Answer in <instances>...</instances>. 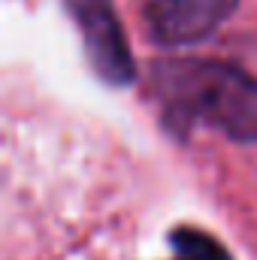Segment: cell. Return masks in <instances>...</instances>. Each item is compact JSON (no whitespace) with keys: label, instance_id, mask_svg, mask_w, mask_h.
Masks as SVG:
<instances>
[{"label":"cell","instance_id":"6da1fadb","mask_svg":"<svg viewBox=\"0 0 257 260\" xmlns=\"http://www.w3.org/2000/svg\"><path fill=\"white\" fill-rule=\"evenodd\" d=\"M151 91L167 124L185 133L209 124L233 142H257V79L212 58H170L151 67Z\"/></svg>","mask_w":257,"mask_h":260},{"label":"cell","instance_id":"7a4b0ae2","mask_svg":"<svg viewBox=\"0 0 257 260\" xmlns=\"http://www.w3.org/2000/svg\"><path fill=\"white\" fill-rule=\"evenodd\" d=\"M64 6L79 24L94 73L109 85H130L136 76V64H133L130 46L115 18L112 3L109 0H64Z\"/></svg>","mask_w":257,"mask_h":260},{"label":"cell","instance_id":"3957f363","mask_svg":"<svg viewBox=\"0 0 257 260\" xmlns=\"http://www.w3.org/2000/svg\"><path fill=\"white\" fill-rule=\"evenodd\" d=\"M239 0H148L142 15L148 34L160 46H185L209 37Z\"/></svg>","mask_w":257,"mask_h":260},{"label":"cell","instance_id":"277c9868","mask_svg":"<svg viewBox=\"0 0 257 260\" xmlns=\"http://www.w3.org/2000/svg\"><path fill=\"white\" fill-rule=\"evenodd\" d=\"M173 245H176L179 260H227L224 248L200 230H176Z\"/></svg>","mask_w":257,"mask_h":260}]
</instances>
